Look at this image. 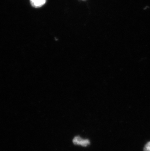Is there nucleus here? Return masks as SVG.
Instances as JSON below:
<instances>
[{"instance_id": "obj_1", "label": "nucleus", "mask_w": 150, "mask_h": 151, "mask_svg": "<svg viewBox=\"0 0 150 151\" xmlns=\"http://www.w3.org/2000/svg\"><path fill=\"white\" fill-rule=\"evenodd\" d=\"M73 143L76 145H79L82 146H87L90 144V141L88 139H83L79 137H76L73 139Z\"/></svg>"}, {"instance_id": "obj_3", "label": "nucleus", "mask_w": 150, "mask_h": 151, "mask_svg": "<svg viewBox=\"0 0 150 151\" xmlns=\"http://www.w3.org/2000/svg\"><path fill=\"white\" fill-rule=\"evenodd\" d=\"M144 151H150V141L147 143L145 145L144 148Z\"/></svg>"}, {"instance_id": "obj_2", "label": "nucleus", "mask_w": 150, "mask_h": 151, "mask_svg": "<svg viewBox=\"0 0 150 151\" xmlns=\"http://www.w3.org/2000/svg\"><path fill=\"white\" fill-rule=\"evenodd\" d=\"M46 0H30V4L34 7H40L44 6Z\"/></svg>"}]
</instances>
